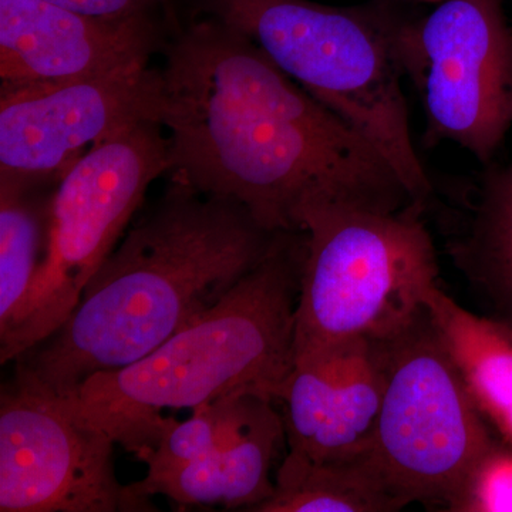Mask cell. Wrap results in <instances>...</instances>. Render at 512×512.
Listing matches in <instances>:
<instances>
[{
    "label": "cell",
    "instance_id": "1",
    "mask_svg": "<svg viewBox=\"0 0 512 512\" xmlns=\"http://www.w3.org/2000/svg\"><path fill=\"white\" fill-rule=\"evenodd\" d=\"M161 49L171 180L239 202L272 232H302L323 210L419 207L375 146L247 36L207 16Z\"/></svg>",
    "mask_w": 512,
    "mask_h": 512
},
{
    "label": "cell",
    "instance_id": "2",
    "mask_svg": "<svg viewBox=\"0 0 512 512\" xmlns=\"http://www.w3.org/2000/svg\"><path fill=\"white\" fill-rule=\"evenodd\" d=\"M284 232L239 202L171 180L94 272L72 315L15 360V379L64 396L137 362L214 309Z\"/></svg>",
    "mask_w": 512,
    "mask_h": 512
},
{
    "label": "cell",
    "instance_id": "3",
    "mask_svg": "<svg viewBox=\"0 0 512 512\" xmlns=\"http://www.w3.org/2000/svg\"><path fill=\"white\" fill-rule=\"evenodd\" d=\"M302 258L303 232H284L271 255L202 318L137 362L53 396L141 461L177 423L164 410H194L238 393L276 402L295 366Z\"/></svg>",
    "mask_w": 512,
    "mask_h": 512
},
{
    "label": "cell",
    "instance_id": "4",
    "mask_svg": "<svg viewBox=\"0 0 512 512\" xmlns=\"http://www.w3.org/2000/svg\"><path fill=\"white\" fill-rule=\"evenodd\" d=\"M342 117L392 165L419 207L433 187L413 144L402 82L403 22L387 10L309 0H198Z\"/></svg>",
    "mask_w": 512,
    "mask_h": 512
},
{
    "label": "cell",
    "instance_id": "5",
    "mask_svg": "<svg viewBox=\"0 0 512 512\" xmlns=\"http://www.w3.org/2000/svg\"><path fill=\"white\" fill-rule=\"evenodd\" d=\"M421 212L323 210L306 218L295 363L348 340L393 338L426 308L439 264Z\"/></svg>",
    "mask_w": 512,
    "mask_h": 512
},
{
    "label": "cell",
    "instance_id": "6",
    "mask_svg": "<svg viewBox=\"0 0 512 512\" xmlns=\"http://www.w3.org/2000/svg\"><path fill=\"white\" fill-rule=\"evenodd\" d=\"M170 170L164 127L144 119L103 138L64 171L53 194L45 261L18 322L0 339L2 365L45 342L66 322L150 185Z\"/></svg>",
    "mask_w": 512,
    "mask_h": 512
},
{
    "label": "cell",
    "instance_id": "7",
    "mask_svg": "<svg viewBox=\"0 0 512 512\" xmlns=\"http://www.w3.org/2000/svg\"><path fill=\"white\" fill-rule=\"evenodd\" d=\"M386 346V387L372 453L409 501L448 505L497 441L424 308Z\"/></svg>",
    "mask_w": 512,
    "mask_h": 512
},
{
    "label": "cell",
    "instance_id": "8",
    "mask_svg": "<svg viewBox=\"0 0 512 512\" xmlns=\"http://www.w3.org/2000/svg\"><path fill=\"white\" fill-rule=\"evenodd\" d=\"M400 53L430 137L488 163L512 127V32L501 0H443L403 22Z\"/></svg>",
    "mask_w": 512,
    "mask_h": 512
},
{
    "label": "cell",
    "instance_id": "9",
    "mask_svg": "<svg viewBox=\"0 0 512 512\" xmlns=\"http://www.w3.org/2000/svg\"><path fill=\"white\" fill-rule=\"evenodd\" d=\"M114 446L53 394L13 379L0 394V511H157L120 483Z\"/></svg>",
    "mask_w": 512,
    "mask_h": 512
},
{
    "label": "cell",
    "instance_id": "10",
    "mask_svg": "<svg viewBox=\"0 0 512 512\" xmlns=\"http://www.w3.org/2000/svg\"><path fill=\"white\" fill-rule=\"evenodd\" d=\"M157 69L2 87L0 180L57 184L94 144L138 120H156ZM157 121V120H156Z\"/></svg>",
    "mask_w": 512,
    "mask_h": 512
},
{
    "label": "cell",
    "instance_id": "11",
    "mask_svg": "<svg viewBox=\"0 0 512 512\" xmlns=\"http://www.w3.org/2000/svg\"><path fill=\"white\" fill-rule=\"evenodd\" d=\"M153 19L106 20L49 0H0L2 87L104 76L150 62Z\"/></svg>",
    "mask_w": 512,
    "mask_h": 512
},
{
    "label": "cell",
    "instance_id": "12",
    "mask_svg": "<svg viewBox=\"0 0 512 512\" xmlns=\"http://www.w3.org/2000/svg\"><path fill=\"white\" fill-rule=\"evenodd\" d=\"M384 387V340L352 339L296 362L276 394L289 451L335 460L372 450Z\"/></svg>",
    "mask_w": 512,
    "mask_h": 512
},
{
    "label": "cell",
    "instance_id": "13",
    "mask_svg": "<svg viewBox=\"0 0 512 512\" xmlns=\"http://www.w3.org/2000/svg\"><path fill=\"white\" fill-rule=\"evenodd\" d=\"M286 440L284 417L274 403L234 439L183 467L130 484L138 495H164L180 507L222 505L255 511L274 494L271 473Z\"/></svg>",
    "mask_w": 512,
    "mask_h": 512
},
{
    "label": "cell",
    "instance_id": "14",
    "mask_svg": "<svg viewBox=\"0 0 512 512\" xmlns=\"http://www.w3.org/2000/svg\"><path fill=\"white\" fill-rule=\"evenodd\" d=\"M424 305L478 410L512 447V326L467 311L439 285L426 293Z\"/></svg>",
    "mask_w": 512,
    "mask_h": 512
},
{
    "label": "cell",
    "instance_id": "15",
    "mask_svg": "<svg viewBox=\"0 0 512 512\" xmlns=\"http://www.w3.org/2000/svg\"><path fill=\"white\" fill-rule=\"evenodd\" d=\"M407 505L372 450L335 460L288 451L275 476L274 494L254 512H394Z\"/></svg>",
    "mask_w": 512,
    "mask_h": 512
},
{
    "label": "cell",
    "instance_id": "16",
    "mask_svg": "<svg viewBox=\"0 0 512 512\" xmlns=\"http://www.w3.org/2000/svg\"><path fill=\"white\" fill-rule=\"evenodd\" d=\"M451 252L491 316L512 326V163L488 173Z\"/></svg>",
    "mask_w": 512,
    "mask_h": 512
},
{
    "label": "cell",
    "instance_id": "17",
    "mask_svg": "<svg viewBox=\"0 0 512 512\" xmlns=\"http://www.w3.org/2000/svg\"><path fill=\"white\" fill-rule=\"evenodd\" d=\"M55 185L0 180V339L18 322L45 261Z\"/></svg>",
    "mask_w": 512,
    "mask_h": 512
},
{
    "label": "cell",
    "instance_id": "18",
    "mask_svg": "<svg viewBox=\"0 0 512 512\" xmlns=\"http://www.w3.org/2000/svg\"><path fill=\"white\" fill-rule=\"evenodd\" d=\"M447 511L512 512V447L495 443L468 474Z\"/></svg>",
    "mask_w": 512,
    "mask_h": 512
},
{
    "label": "cell",
    "instance_id": "19",
    "mask_svg": "<svg viewBox=\"0 0 512 512\" xmlns=\"http://www.w3.org/2000/svg\"><path fill=\"white\" fill-rule=\"evenodd\" d=\"M74 12L106 20L153 19V12L170 0H49Z\"/></svg>",
    "mask_w": 512,
    "mask_h": 512
},
{
    "label": "cell",
    "instance_id": "20",
    "mask_svg": "<svg viewBox=\"0 0 512 512\" xmlns=\"http://www.w3.org/2000/svg\"><path fill=\"white\" fill-rule=\"evenodd\" d=\"M431 2H436V0H431Z\"/></svg>",
    "mask_w": 512,
    "mask_h": 512
}]
</instances>
